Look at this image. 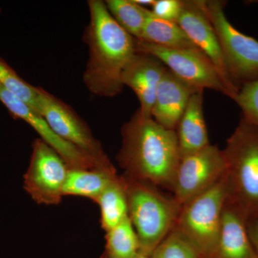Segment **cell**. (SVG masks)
I'll return each instance as SVG.
<instances>
[{"label":"cell","instance_id":"cell-13","mask_svg":"<svg viewBox=\"0 0 258 258\" xmlns=\"http://www.w3.org/2000/svg\"><path fill=\"white\" fill-rule=\"evenodd\" d=\"M166 69L157 57L139 51L123 69L122 83L137 95L140 103L139 111L144 117H152L157 88Z\"/></svg>","mask_w":258,"mask_h":258},{"label":"cell","instance_id":"cell-15","mask_svg":"<svg viewBox=\"0 0 258 258\" xmlns=\"http://www.w3.org/2000/svg\"><path fill=\"white\" fill-rule=\"evenodd\" d=\"M214 258H258L247 228V217L227 197Z\"/></svg>","mask_w":258,"mask_h":258},{"label":"cell","instance_id":"cell-12","mask_svg":"<svg viewBox=\"0 0 258 258\" xmlns=\"http://www.w3.org/2000/svg\"><path fill=\"white\" fill-rule=\"evenodd\" d=\"M176 23L211 61L227 90V96L234 101L239 89L231 81L216 32L198 0H181V11Z\"/></svg>","mask_w":258,"mask_h":258},{"label":"cell","instance_id":"cell-27","mask_svg":"<svg viewBox=\"0 0 258 258\" xmlns=\"http://www.w3.org/2000/svg\"><path fill=\"white\" fill-rule=\"evenodd\" d=\"M133 1L136 4L142 7H143V5H150L152 7L155 3L156 0H133Z\"/></svg>","mask_w":258,"mask_h":258},{"label":"cell","instance_id":"cell-8","mask_svg":"<svg viewBox=\"0 0 258 258\" xmlns=\"http://www.w3.org/2000/svg\"><path fill=\"white\" fill-rule=\"evenodd\" d=\"M136 50L157 57L178 79L198 91L227 90L210 59L200 49L168 48L136 39Z\"/></svg>","mask_w":258,"mask_h":258},{"label":"cell","instance_id":"cell-14","mask_svg":"<svg viewBox=\"0 0 258 258\" xmlns=\"http://www.w3.org/2000/svg\"><path fill=\"white\" fill-rule=\"evenodd\" d=\"M166 69L156 93L152 117L159 124L175 131L190 98L198 92Z\"/></svg>","mask_w":258,"mask_h":258},{"label":"cell","instance_id":"cell-21","mask_svg":"<svg viewBox=\"0 0 258 258\" xmlns=\"http://www.w3.org/2000/svg\"><path fill=\"white\" fill-rule=\"evenodd\" d=\"M105 4L116 23L134 38L139 40L149 10L136 4L133 0H107Z\"/></svg>","mask_w":258,"mask_h":258},{"label":"cell","instance_id":"cell-20","mask_svg":"<svg viewBox=\"0 0 258 258\" xmlns=\"http://www.w3.org/2000/svg\"><path fill=\"white\" fill-rule=\"evenodd\" d=\"M105 258H132L140 252V242L129 217L107 231Z\"/></svg>","mask_w":258,"mask_h":258},{"label":"cell","instance_id":"cell-5","mask_svg":"<svg viewBox=\"0 0 258 258\" xmlns=\"http://www.w3.org/2000/svg\"><path fill=\"white\" fill-rule=\"evenodd\" d=\"M228 197L226 174L211 189L183 205L176 230L196 249L200 258H214L222 212Z\"/></svg>","mask_w":258,"mask_h":258},{"label":"cell","instance_id":"cell-26","mask_svg":"<svg viewBox=\"0 0 258 258\" xmlns=\"http://www.w3.org/2000/svg\"><path fill=\"white\" fill-rule=\"evenodd\" d=\"M247 232L258 257V215L247 219Z\"/></svg>","mask_w":258,"mask_h":258},{"label":"cell","instance_id":"cell-2","mask_svg":"<svg viewBox=\"0 0 258 258\" xmlns=\"http://www.w3.org/2000/svg\"><path fill=\"white\" fill-rule=\"evenodd\" d=\"M88 4L90 21L84 37L89 55L83 81L95 96L112 98L123 91L122 73L137 52L136 39L116 23L105 2Z\"/></svg>","mask_w":258,"mask_h":258},{"label":"cell","instance_id":"cell-17","mask_svg":"<svg viewBox=\"0 0 258 258\" xmlns=\"http://www.w3.org/2000/svg\"><path fill=\"white\" fill-rule=\"evenodd\" d=\"M115 169H69L64 181V196H79L95 203L112 181L118 178Z\"/></svg>","mask_w":258,"mask_h":258},{"label":"cell","instance_id":"cell-24","mask_svg":"<svg viewBox=\"0 0 258 258\" xmlns=\"http://www.w3.org/2000/svg\"><path fill=\"white\" fill-rule=\"evenodd\" d=\"M234 101L242 110V118L258 128V79L242 85Z\"/></svg>","mask_w":258,"mask_h":258},{"label":"cell","instance_id":"cell-28","mask_svg":"<svg viewBox=\"0 0 258 258\" xmlns=\"http://www.w3.org/2000/svg\"><path fill=\"white\" fill-rule=\"evenodd\" d=\"M132 258H150V256L147 255V254H144L143 252H139Z\"/></svg>","mask_w":258,"mask_h":258},{"label":"cell","instance_id":"cell-25","mask_svg":"<svg viewBox=\"0 0 258 258\" xmlns=\"http://www.w3.org/2000/svg\"><path fill=\"white\" fill-rule=\"evenodd\" d=\"M151 11L157 18L176 23L181 11V0H156Z\"/></svg>","mask_w":258,"mask_h":258},{"label":"cell","instance_id":"cell-3","mask_svg":"<svg viewBox=\"0 0 258 258\" xmlns=\"http://www.w3.org/2000/svg\"><path fill=\"white\" fill-rule=\"evenodd\" d=\"M128 207V217L140 242V252L150 256L175 227L182 205L157 186L123 174L120 176Z\"/></svg>","mask_w":258,"mask_h":258},{"label":"cell","instance_id":"cell-23","mask_svg":"<svg viewBox=\"0 0 258 258\" xmlns=\"http://www.w3.org/2000/svg\"><path fill=\"white\" fill-rule=\"evenodd\" d=\"M150 258H200L196 249L174 229L156 247Z\"/></svg>","mask_w":258,"mask_h":258},{"label":"cell","instance_id":"cell-7","mask_svg":"<svg viewBox=\"0 0 258 258\" xmlns=\"http://www.w3.org/2000/svg\"><path fill=\"white\" fill-rule=\"evenodd\" d=\"M37 111L58 137L103 166H113L84 121L63 101L37 88Z\"/></svg>","mask_w":258,"mask_h":258},{"label":"cell","instance_id":"cell-16","mask_svg":"<svg viewBox=\"0 0 258 258\" xmlns=\"http://www.w3.org/2000/svg\"><path fill=\"white\" fill-rule=\"evenodd\" d=\"M204 91L194 93L175 130L180 156L198 152L210 145L203 111Z\"/></svg>","mask_w":258,"mask_h":258},{"label":"cell","instance_id":"cell-6","mask_svg":"<svg viewBox=\"0 0 258 258\" xmlns=\"http://www.w3.org/2000/svg\"><path fill=\"white\" fill-rule=\"evenodd\" d=\"M200 8L215 29L231 81L240 89L258 79V41L244 35L230 23L220 0H198Z\"/></svg>","mask_w":258,"mask_h":258},{"label":"cell","instance_id":"cell-11","mask_svg":"<svg viewBox=\"0 0 258 258\" xmlns=\"http://www.w3.org/2000/svg\"><path fill=\"white\" fill-rule=\"evenodd\" d=\"M0 101L13 116L28 123L40 135V139L58 153L69 169H111L114 168V166L107 167L101 165L78 148L61 139L52 130L38 111L2 86H0Z\"/></svg>","mask_w":258,"mask_h":258},{"label":"cell","instance_id":"cell-1","mask_svg":"<svg viewBox=\"0 0 258 258\" xmlns=\"http://www.w3.org/2000/svg\"><path fill=\"white\" fill-rule=\"evenodd\" d=\"M181 159L175 131L159 124L139 110L121 128L116 160L124 174L172 191Z\"/></svg>","mask_w":258,"mask_h":258},{"label":"cell","instance_id":"cell-22","mask_svg":"<svg viewBox=\"0 0 258 258\" xmlns=\"http://www.w3.org/2000/svg\"><path fill=\"white\" fill-rule=\"evenodd\" d=\"M0 86L37 111V88L29 84L0 57Z\"/></svg>","mask_w":258,"mask_h":258},{"label":"cell","instance_id":"cell-4","mask_svg":"<svg viewBox=\"0 0 258 258\" xmlns=\"http://www.w3.org/2000/svg\"><path fill=\"white\" fill-rule=\"evenodd\" d=\"M228 198L247 219L258 215V128L242 118L224 149Z\"/></svg>","mask_w":258,"mask_h":258},{"label":"cell","instance_id":"cell-9","mask_svg":"<svg viewBox=\"0 0 258 258\" xmlns=\"http://www.w3.org/2000/svg\"><path fill=\"white\" fill-rule=\"evenodd\" d=\"M69 168L60 154L40 139L32 143L30 164L24 175V189L39 205L61 203Z\"/></svg>","mask_w":258,"mask_h":258},{"label":"cell","instance_id":"cell-10","mask_svg":"<svg viewBox=\"0 0 258 258\" xmlns=\"http://www.w3.org/2000/svg\"><path fill=\"white\" fill-rule=\"evenodd\" d=\"M227 172L223 151L210 145L181 157L176 169L173 197L180 205L211 189Z\"/></svg>","mask_w":258,"mask_h":258},{"label":"cell","instance_id":"cell-18","mask_svg":"<svg viewBox=\"0 0 258 258\" xmlns=\"http://www.w3.org/2000/svg\"><path fill=\"white\" fill-rule=\"evenodd\" d=\"M139 40L168 48H198L176 22L157 18L149 10Z\"/></svg>","mask_w":258,"mask_h":258},{"label":"cell","instance_id":"cell-19","mask_svg":"<svg viewBox=\"0 0 258 258\" xmlns=\"http://www.w3.org/2000/svg\"><path fill=\"white\" fill-rule=\"evenodd\" d=\"M96 203L101 210L102 228L106 232L128 217V202L120 175L107 186Z\"/></svg>","mask_w":258,"mask_h":258}]
</instances>
